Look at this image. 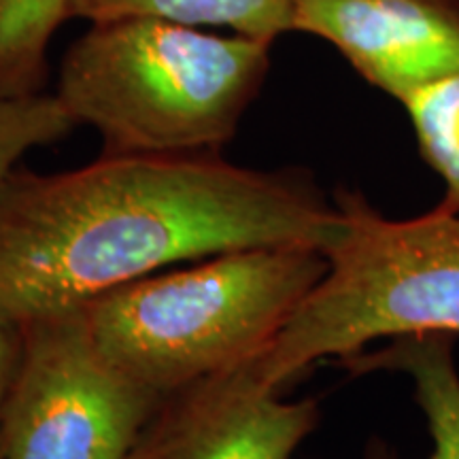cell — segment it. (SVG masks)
Returning <instances> with one entry per match:
<instances>
[{
  "label": "cell",
  "instance_id": "cell-12",
  "mask_svg": "<svg viewBox=\"0 0 459 459\" xmlns=\"http://www.w3.org/2000/svg\"><path fill=\"white\" fill-rule=\"evenodd\" d=\"M77 128L54 91L34 96H0V179L28 152L65 141Z\"/></svg>",
  "mask_w": 459,
  "mask_h": 459
},
{
  "label": "cell",
  "instance_id": "cell-3",
  "mask_svg": "<svg viewBox=\"0 0 459 459\" xmlns=\"http://www.w3.org/2000/svg\"><path fill=\"white\" fill-rule=\"evenodd\" d=\"M325 271L315 247H251L119 285L83 313L115 368L166 398L260 358Z\"/></svg>",
  "mask_w": 459,
  "mask_h": 459
},
{
  "label": "cell",
  "instance_id": "cell-10",
  "mask_svg": "<svg viewBox=\"0 0 459 459\" xmlns=\"http://www.w3.org/2000/svg\"><path fill=\"white\" fill-rule=\"evenodd\" d=\"M68 0H0V96L48 91L49 48Z\"/></svg>",
  "mask_w": 459,
  "mask_h": 459
},
{
  "label": "cell",
  "instance_id": "cell-9",
  "mask_svg": "<svg viewBox=\"0 0 459 459\" xmlns=\"http://www.w3.org/2000/svg\"><path fill=\"white\" fill-rule=\"evenodd\" d=\"M296 0H68V20L96 22L158 17L277 43L294 32Z\"/></svg>",
  "mask_w": 459,
  "mask_h": 459
},
{
  "label": "cell",
  "instance_id": "cell-6",
  "mask_svg": "<svg viewBox=\"0 0 459 459\" xmlns=\"http://www.w3.org/2000/svg\"><path fill=\"white\" fill-rule=\"evenodd\" d=\"M319 419L317 400H283L249 361L166 395L128 459H291Z\"/></svg>",
  "mask_w": 459,
  "mask_h": 459
},
{
  "label": "cell",
  "instance_id": "cell-11",
  "mask_svg": "<svg viewBox=\"0 0 459 459\" xmlns=\"http://www.w3.org/2000/svg\"><path fill=\"white\" fill-rule=\"evenodd\" d=\"M419 153L445 183L438 209L459 215V73L415 91L404 102Z\"/></svg>",
  "mask_w": 459,
  "mask_h": 459
},
{
  "label": "cell",
  "instance_id": "cell-1",
  "mask_svg": "<svg viewBox=\"0 0 459 459\" xmlns=\"http://www.w3.org/2000/svg\"><path fill=\"white\" fill-rule=\"evenodd\" d=\"M334 198L307 169H249L220 153L107 156L0 179V317L83 307L179 262L251 247L325 249Z\"/></svg>",
  "mask_w": 459,
  "mask_h": 459
},
{
  "label": "cell",
  "instance_id": "cell-4",
  "mask_svg": "<svg viewBox=\"0 0 459 459\" xmlns=\"http://www.w3.org/2000/svg\"><path fill=\"white\" fill-rule=\"evenodd\" d=\"M341 228L328 271L271 347L251 361L264 387L283 392L311 366L366 351L378 338L459 334V215L434 206L389 220L358 189H336Z\"/></svg>",
  "mask_w": 459,
  "mask_h": 459
},
{
  "label": "cell",
  "instance_id": "cell-5",
  "mask_svg": "<svg viewBox=\"0 0 459 459\" xmlns=\"http://www.w3.org/2000/svg\"><path fill=\"white\" fill-rule=\"evenodd\" d=\"M17 325L20 364L0 415L4 459H128L164 398L100 353L83 307Z\"/></svg>",
  "mask_w": 459,
  "mask_h": 459
},
{
  "label": "cell",
  "instance_id": "cell-8",
  "mask_svg": "<svg viewBox=\"0 0 459 459\" xmlns=\"http://www.w3.org/2000/svg\"><path fill=\"white\" fill-rule=\"evenodd\" d=\"M451 334L392 338L385 347L361 351L338 361L353 377L370 372H402L415 385V402L426 417L432 453L428 459H459V372ZM370 459H389L385 446L372 449Z\"/></svg>",
  "mask_w": 459,
  "mask_h": 459
},
{
  "label": "cell",
  "instance_id": "cell-7",
  "mask_svg": "<svg viewBox=\"0 0 459 459\" xmlns=\"http://www.w3.org/2000/svg\"><path fill=\"white\" fill-rule=\"evenodd\" d=\"M294 32L332 45L400 105L459 73V0H296Z\"/></svg>",
  "mask_w": 459,
  "mask_h": 459
},
{
  "label": "cell",
  "instance_id": "cell-14",
  "mask_svg": "<svg viewBox=\"0 0 459 459\" xmlns=\"http://www.w3.org/2000/svg\"><path fill=\"white\" fill-rule=\"evenodd\" d=\"M0 459H4V455H3V443H0Z\"/></svg>",
  "mask_w": 459,
  "mask_h": 459
},
{
  "label": "cell",
  "instance_id": "cell-2",
  "mask_svg": "<svg viewBox=\"0 0 459 459\" xmlns=\"http://www.w3.org/2000/svg\"><path fill=\"white\" fill-rule=\"evenodd\" d=\"M273 45L158 17L96 22L68 45L54 94L107 156L220 153L266 83Z\"/></svg>",
  "mask_w": 459,
  "mask_h": 459
},
{
  "label": "cell",
  "instance_id": "cell-13",
  "mask_svg": "<svg viewBox=\"0 0 459 459\" xmlns=\"http://www.w3.org/2000/svg\"><path fill=\"white\" fill-rule=\"evenodd\" d=\"M22 353V332L13 321L0 317V415H3L4 402L13 385V378L20 364Z\"/></svg>",
  "mask_w": 459,
  "mask_h": 459
}]
</instances>
